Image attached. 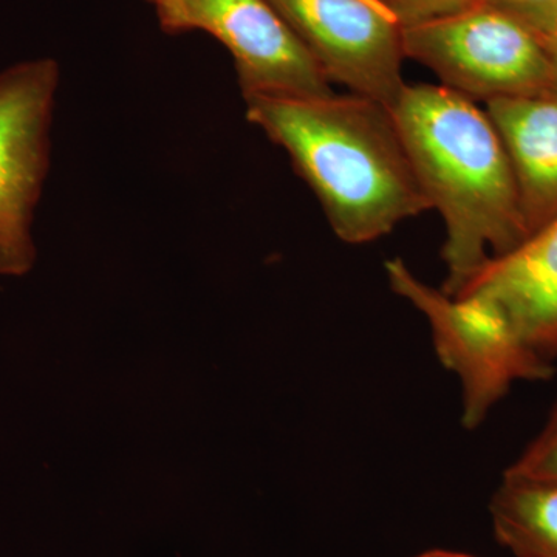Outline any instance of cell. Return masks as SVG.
Wrapping results in <instances>:
<instances>
[{
  "label": "cell",
  "instance_id": "obj_10",
  "mask_svg": "<svg viewBox=\"0 0 557 557\" xmlns=\"http://www.w3.org/2000/svg\"><path fill=\"white\" fill-rule=\"evenodd\" d=\"M497 541L516 557H557V482L505 475L491 500Z\"/></svg>",
  "mask_w": 557,
  "mask_h": 557
},
{
  "label": "cell",
  "instance_id": "obj_6",
  "mask_svg": "<svg viewBox=\"0 0 557 557\" xmlns=\"http://www.w3.org/2000/svg\"><path fill=\"white\" fill-rule=\"evenodd\" d=\"M325 78L394 108L406 87L401 28L372 0H269Z\"/></svg>",
  "mask_w": 557,
  "mask_h": 557
},
{
  "label": "cell",
  "instance_id": "obj_7",
  "mask_svg": "<svg viewBox=\"0 0 557 557\" xmlns=\"http://www.w3.org/2000/svg\"><path fill=\"white\" fill-rule=\"evenodd\" d=\"M201 30L234 60L242 95L332 94L317 61L269 0H177L166 33Z\"/></svg>",
  "mask_w": 557,
  "mask_h": 557
},
{
  "label": "cell",
  "instance_id": "obj_2",
  "mask_svg": "<svg viewBox=\"0 0 557 557\" xmlns=\"http://www.w3.org/2000/svg\"><path fill=\"white\" fill-rule=\"evenodd\" d=\"M421 190L445 222L443 292L457 295L493 256L528 237L500 135L475 102L434 84H406L392 108Z\"/></svg>",
  "mask_w": 557,
  "mask_h": 557
},
{
  "label": "cell",
  "instance_id": "obj_9",
  "mask_svg": "<svg viewBox=\"0 0 557 557\" xmlns=\"http://www.w3.org/2000/svg\"><path fill=\"white\" fill-rule=\"evenodd\" d=\"M486 113L511 161L531 236L557 215V94L497 98Z\"/></svg>",
  "mask_w": 557,
  "mask_h": 557
},
{
  "label": "cell",
  "instance_id": "obj_8",
  "mask_svg": "<svg viewBox=\"0 0 557 557\" xmlns=\"http://www.w3.org/2000/svg\"><path fill=\"white\" fill-rule=\"evenodd\" d=\"M461 293L496 300L528 347L549 362L556 359L557 215L511 251L487 259Z\"/></svg>",
  "mask_w": 557,
  "mask_h": 557
},
{
  "label": "cell",
  "instance_id": "obj_5",
  "mask_svg": "<svg viewBox=\"0 0 557 557\" xmlns=\"http://www.w3.org/2000/svg\"><path fill=\"white\" fill-rule=\"evenodd\" d=\"M60 64L50 58L0 72V274L24 276L36 248L32 223L50 170Z\"/></svg>",
  "mask_w": 557,
  "mask_h": 557
},
{
  "label": "cell",
  "instance_id": "obj_1",
  "mask_svg": "<svg viewBox=\"0 0 557 557\" xmlns=\"http://www.w3.org/2000/svg\"><path fill=\"white\" fill-rule=\"evenodd\" d=\"M247 120L288 153L350 245L386 236L431 209L392 109L362 95H251Z\"/></svg>",
  "mask_w": 557,
  "mask_h": 557
},
{
  "label": "cell",
  "instance_id": "obj_16",
  "mask_svg": "<svg viewBox=\"0 0 557 557\" xmlns=\"http://www.w3.org/2000/svg\"><path fill=\"white\" fill-rule=\"evenodd\" d=\"M416 557H475L467 555V553L450 552V549H429V552L421 553Z\"/></svg>",
  "mask_w": 557,
  "mask_h": 557
},
{
  "label": "cell",
  "instance_id": "obj_12",
  "mask_svg": "<svg viewBox=\"0 0 557 557\" xmlns=\"http://www.w3.org/2000/svg\"><path fill=\"white\" fill-rule=\"evenodd\" d=\"M399 28L443 20L482 5L486 0H372Z\"/></svg>",
  "mask_w": 557,
  "mask_h": 557
},
{
  "label": "cell",
  "instance_id": "obj_14",
  "mask_svg": "<svg viewBox=\"0 0 557 557\" xmlns=\"http://www.w3.org/2000/svg\"><path fill=\"white\" fill-rule=\"evenodd\" d=\"M149 2L156 5L161 28L166 30L172 20V14H174L175 5H177V0H149Z\"/></svg>",
  "mask_w": 557,
  "mask_h": 557
},
{
  "label": "cell",
  "instance_id": "obj_15",
  "mask_svg": "<svg viewBox=\"0 0 557 557\" xmlns=\"http://www.w3.org/2000/svg\"><path fill=\"white\" fill-rule=\"evenodd\" d=\"M545 47H547L549 57L555 62L557 70V14L553 24L549 25L548 32L544 35Z\"/></svg>",
  "mask_w": 557,
  "mask_h": 557
},
{
  "label": "cell",
  "instance_id": "obj_3",
  "mask_svg": "<svg viewBox=\"0 0 557 557\" xmlns=\"http://www.w3.org/2000/svg\"><path fill=\"white\" fill-rule=\"evenodd\" d=\"M386 273L391 288L428 319L440 361L460 379L461 423L468 429L478 428L512 384L548 380L555 372L520 338L496 300L480 293L450 296L418 278L399 258L387 260Z\"/></svg>",
  "mask_w": 557,
  "mask_h": 557
},
{
  "label": "cell",
  "instance_id": "obj_13",
  "mask_svg": "<svg viewBox=\"0 0 557 557\" xmlns=\"http://www.w3.org/2000/svg\"><path fill=\"white\" fill-rule=\"evenodd\" d=\"M487 5L511 14L544 38L557 14V0H486Z\"/></svg>",
  "mask_w": 557,
  "mask_h": 557
},
{
  "label": "cell",
  "instance_id": "obj_4",
  "mask_svg": "<svg viewBox=\"0 0 557 557\" xmlns=\"http://www.w3.org/2000/svg\"><path fill=\"white\" fill-rule=\"evenodd\" d=\"M401 42L405 58L472 101L557 94V70L544 39L487 3L401 28Z\"/></svg>",
  "mask_w": 557,
  "mask_h": 557
},
{
  "label": "cell",
  "instance_id": "obj_11",
  "mask_svg": "<svg viewBox=\"0 0 557 557\" xmlns=\"http://www.w3.org/2000/svg\"><path fill=\"white\" fill-rule=\"evenodd\" d=\"M511 478L557 482V405L541 434L508 468Z\"/></svg>",
  "mask_w": 557,
  "mask_h": 557
}]
</instances>
